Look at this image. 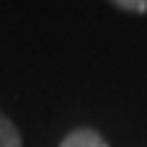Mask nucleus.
Here are the masks:
<instances>
[{"label": "nucleus", "mask_w": 147, "mask_h": 147, "mask_svg": "<svg viewBox=\"0 0 147 147\" xmlns=\"http://www.w3.org/2000/svg\"><path fill=\"white\" fill-rule=\"evenodd\" d=\"M114 5L121 10H132V13H147V0H119Z\"/></svg>", "instance_id": "obj_3"}, {"label": "nucleus", "mask_w": 147, "mask_h": 147, "mask_svg": "<svg viewBox=\"0 0 147 147\" xmlns=\"http://www.w3.org/2000/svg\"><path fill=\"white\" fill-rule=\"evenodd\" d=\"M0 147H21V134L16 124L0 114Z\"/></svg>", "instance_id": "obj_2"}, {"label": "nucleus", "mask_w": 147, "mask_h": 147, "mask_svg": "<svg viewBox=\"0 0 147 147\" xmlns=\"http://www.w3.org/2000/svg\"><path fill=\"white\" fill-rule=\"evenodd\" d=\"M59 147H109V145L96 129H75L59 142Z\"/></svg>", "instance_id": "obj_1"}]
</instances>
